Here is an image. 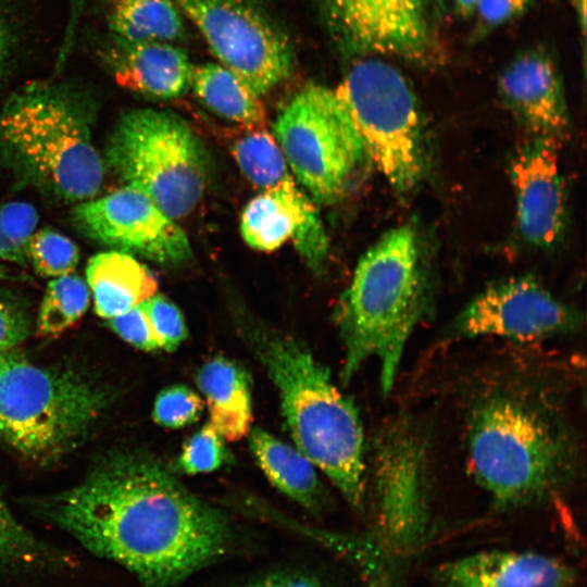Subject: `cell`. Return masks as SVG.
Returning a JSON list of instances; mask_svg holds the SVG:
<instances>
[{
  "label": "cell",
  "mask_w": 587,
  "mask_h": 587,
  "mask_svg": "<svg viewBox=\"0 0 587 587\" xmlns=\"http://www.w3.org/2000/svg\"><path fill=\"white\" fill-rule=\"evenodd\" d=\"M38 512L142 587H175L230 544L226 516L142 454L101 463L80 484L40 502Z\"/></svg>",
  "instance_id": "6da1fadb"
},
{
  "label": "cell",
  "mask_w": 587,
  "mask_h": 587,
  "mask_svg": "<svg viewBox=\"0 0 587 587\" xmlns=\"http://www.w3.org/2000/svg\"><path fill=\"white\" fill-rule=\"evenodd\" d=\"M461 388V438L469 472L499 510L554 499L583 471L570 385L524 355L470 373Z\"/></svg>",
  "instance_id": "7a4b0ae2"
},
{
  "label": "cell",
  "mask_w": 587,
  "mask_h": 587,
  "mask_svg": "<svg viewBox=\"0 0 587 587\" xmlns=\"http://www.w3.org/2000/svg\"><path fill=\"white\" fill-rule=\"evenodd\" d=\"M428 307L419 236L410 225L394 227L361 257L341 297V382L348 384L361 365L374 358L379 363L382 394L388 397L405 346Z\"/></svg>",
  "instance_id": "3957f363"
},
{
  "label": "cell",
  "mask_w": 587,
  "mask_h": 587,
  "mask_svg": "<svg viewBox=\"0 0 587 587\" xmlns=\"http://www.w3.org/2000/svg\"><path fill=\"white\" fill-rule=\"evenodd\" d=\"M259 359L275 384L296 448L319 466L353 507L364 499V434L354 402L299 342L262 337Z\"/></svg>",
  "instance_id": "277c9868"
},
{
  "label": "cell",
  "mask_w": 587,
  "mask_h": 587,
  "mask_svg": "<svg viewBox=\"0 0 587 587\" xmlns=\"http://www.w3.org/2000/svg\"><path fill=\"white\" fill-rule=\"evenodd\" d=\"M0 139L35 179L64 200H90L102 187L104 162L87 122L57 89L32 86L11 97L0 113Z\"/></svg>",
  "instance_id": "5b68a950"
},
{
  "label": "cell",
  "mask_w": 587,
  "mask_h": 587,
  "mask_svg": "<svg viewBox=\"0 0 587 587\" xmlns=\"http://www.w3.org/2000/svg\"><path fill=\"white\" fill-rule=\"evenodd\" d=\"M105 159L125 185L142 191L173 220L195 209L209 178L201 141L184 118L166 110L145 108L123 115Z\"/></svg>",
  "instance_id": "8992f818"
},
{
  "label": "cell",
  "mask_w": 587,
  "mask_h": 587,
  "mask_svg": "<svg viewBox=\"0 0 587 587\" xmlns=\"http://www.w3.org/2000/svg\"><path fill=\"white\" fill-rule=\"evenodd\" d=\"M105 402L103 391L72 371L38 366L12 351L0 362V437L29 458L65 450Z\"/></svg>",
  "instance_id": "52a82bcc"
},
{
  "label": "cell",
  "mask_w": 587,
  "mask_h": 587,
  "mask_svg": "<svg viewBox=\"0 0 587 587\" xmlns=\"http://www.w3.org/2000/svg\"><path fill=\"white\" fill-rule=\"evenodd\" d=\"M349 113L365 157L400 195L414 190L426 171V148L416 98L391 64L361 58L334 89Z\"/></svg>",
  "instance_id": "ba28073f"
},
{
  "label": "cell",
  "mask_w": 587,
  "mask_h": 587,
  "mask_svg": "<svg viewBox=\"0 0 587 587\" xmlns=\"http://www.w3.org/2000/svg\"><path fill=\"white\" fill-rule=\"evenodd\" d=\"M276 141L298 182L324 204L347 191L366 158L362 139L334 89L309 84L274 123Z\"/></svg>",
  "instance_id": "9c48e42d"
},
{
  "label": "cell",
  "mask_w": 587,
  "mask_h": 587,
  "mask_svg": "<svg viewBox=\"0 0 587 587\" xmlns=\"http://www.w3.org/2000/svg\"><path fill=\"white\" fill-rule=\"evenodd\" d=\"M432 487L427 427L408 413L390 417L377 437L374 455L377 525L390 547L408 550L422 539Z\"/></svg>",
  "instance_id": "30bf717a"
},
{
  "label": "cell",
  "mask_w": 587,
  "mask_h": 587,
  "mask_svg": "<svg viewBox=\"0 0 587 587\" xmlns=\"http://www.w3.org/2000/svg\"><path fill=\"white\" fill-rule=\"evenodd\" d=\"M201 33L221 65L259 96L287 79L294 67L289 39L250 0H174Z\"/></svg>",
  "instance_id": "8fae6325"
},
{
  "label": "cell",
  "mask_w": 587,
  "mask_h": 587,
  "mask_svg": "<svg viewBox=\"0 0 587 587\" xmlns=\"http://www.w3.org/2000/svg\"><path fill=\"white\" fill-rule=\"evenodd\" d=\"M580 313L557 299L532 276L495 283L457 315L451 335L457 339L499 337L516 344L577 333Z\"/></svg>",
  "instance_id": "7c38bea8"
},
{
  "label": "cell",
  "mask_w": 587,
  "mask_h": 587,
  "mask_svg": "<svg viewBox=\"0 0 587 587\" xmlns=\"http://www.w3.org/2000/svg\"><path fill=\"white\" fill-rule=\"evenodd\" d=\"M326 29L347 55L423 62L432 36L424 0H315Z\"/></svg>",
  "instance_id": "4fadbf2b"
},
{
  "label": "cell",
  "mask_w": 587,
  "mask_h": 587,
  "mask_svg": "<svg viewBox=\"0 0 587 587\" xmlns=\"http://www.w3.org/2000/svg\"><path fill=\"white\" fill-rule=\"evenodd\" d=\"M74 221L93 240L132 255L162 264H176L191 255L188 238L175 220L129 185L80 202Z\"/></svg>",
  "instance_id": "5bb4252c"
},
{
  "label": "cell",
  "mask_w": 587,
  "mask_h": 587,
  "mask_svg": "<svg viewBox=\"0 0 587 587\" xmlns=\"http://www.w3.org/2000/svg\"><path fill=\"white\" fill-rule=\"evenodd\" d=\"M553 141L529 137L510 163L515 192L519 233L529 245L549 249L564 233L567 221L566 195Z\"/></svg>",
  "instance_id": "9a60e30c"
},
{
  "label": "cell",
  "mask_w": 587,
  "mask_h": 587,
  "mask_svg": "<svg viewBox=\"0 0 587 587\" xmlns=\"http://www.w3.org/2000/svg\"><path fill=\"white\" fill-rule=\"evenodd\" d=\"M501 100L529 137L561 145L570 130V115L561 74L551 54L530 49L513 59L498 80Z\"/></svg>",
  "instance_id": "2e32d148"
},
{
  "label": "cell",
  "mask_w": 587,
  "mask_h": 587,
  "mask_svg": "<svg viewBox=\"0 0 587 587\" xmlns=\"http://www.w3.org/2000/svg\"><path fill=\"white\" fill-rule=\"evenodd\" d=\"M240 232L259 251L275 250L294 238L313 268L320 267L327 254L326 233L316 210L294 178L251 199L242 212Z\"/></svg>",
  "instance_id": "e0dca14e"
},
{
  "label": "cell",
  "mask_w": 587,
  "mask_h": 587,
  "mask_svg": "<svg viewBox=\"0 0 587 587\" xmlns=\"http://www.w3.org/2000/svg\"><path fill=\"white\" fill-rule=\"evenodd\" d=\"M436 578L442 587H572L567 563L536 552L482 551L447 561Z\"/></svg>",
  "instance_id": "ac0fdd59"
},
{
  "label": "cell",
  "mask_w": 587,
  "mask_h": 587,
  "mask_svg": "<svg viewBox=\"0 0 587 587\" xmlns=\"http://www.w3.org/2000/svg\"><path fill=\"white\" fill-rule=\"evenodd\" d=\"M107 61L116 83L153 99H173L191 86L193 65L168 41H130L114 36Z\"/></svg>",
  "instance_id": "d6986e66"
},
{
  "label": "cell",
  "mask_w": 587,
  "mask_h": 587,
  "mask_svg": "<svg viewBox=\"0 0 587 587\" xmlns=\"http://www.w3.org/2000/svg\"><path fill=\"white\" fill-rule=\"evenodd\" d=\"M86 283L96 313L109 320L153 296L158 282L134 255L113 250L98 253L86 266Z\"/></svg>",
  "instance_id": "ffe728a7"
},
{
  "label": "cell",
  "mask_w": 587,
  "mask_h": 587,
  "mask_svg": "<svg viewBox=\"0 0 587 587\" xmlns=\"http://www.w3.org/2000/svg\"><path fill=\"white\" fill-rule=\"evenodd\" d=\"M196 382L205 397L214 430L228 441L245 437L252 421L250 379L245 369L215 357L199 369Z\"/></svg>",
  "instance_id": "44dd1931"
},
{
  "label": "cell",
  "mask_w": 587,
  "mask_h": 587,
  "mask_svg": "<svg viewBox=\"0 0 587 587\" xmlns=\"http://www.w3.org/2000/svg\"><path fill=\"white\" fill-rule=\"evenodd\" d=\"M249 444L259 466L280 492L310 510L322 505L323 486L303 453L258 427L250 430Z\"/></svg>",
  "instance_id": "7402d4cb"
},
{
  "label": "cell",
  "mask_w": 587,
  "mask_h": 587,
  "mask_svg": "<svg viewBox=\"0 0 587 587\" xmlns=\"http://www.w3.org/2000/svg\"><path fill=\"white\" fill-rule=\"evenodd\" d=\"M190 87L205 107L217 115L248 129L263 128L266 114L260 96L220 63L193 67Z\"/></svg>",
  "instance_id": "603a6c76"
},
{
  "label": "cell",
  "mask_w": 587,
  "mask_h": 587,
  "mask_svg": "<svg viewBox=\"0 0 587 587\" xmlns=\"http://www.w3.org/2000/svg\"><path fill=\"white\" fill-rule=\"evenodd\" d=\"M115 37L130 41H168L184 35L174 0H104Z\"/></svg>",
  "instance_id": "cb8c5ba5"
},
{
  "label": "cell",
  "mask_w": 587,
  "mask_h": 587,
  "mask_svg": "<svg viewBox=\"0 0 587 587\" xmlns=\"http://www.w3.org/2000/svg\"><path fill=\"white\" fill-rule=\"evenodd\" d=\"M73 565L64 552L38 540L12 514L0 495V573L37 574Z\"/></svg>",
  "instance_id": "d4e9b609"
},
{
  "label": "cell",
  "mask_w": 587,
  "mask_h": 587,
  "mask_svg": "<svg viewBox=\"0 0 587 587\" xmlns=\"http://www.w3.org/2000/svg\"><path fill=\"white\" fill-rule=\"evenodd\" d=\"M90 303V290L80 276L68 274L51 279L41 300L37 330L42 337H57L72 328Z\"/></svg>",
  "instance_id": "484cf974"
},
{
  "label": "cell",
  "mask_w": 587,
  "mask_h": 587,
  "mask_svg": "<svg viewBox=\"0 0 587 587\" xmlns=\"http://www.w3.org/2000/svg\"><path fill=\"white\" fill-rule=\"evenodd\" d=\"M233 154L245 176L263 191L292 178L277 141L263 128L250 129L239 138Z\"/></svg>",
  "instance_id": "4316f807"
},
{
  "label": "cell",
  "mask_w": 587,
  "mask_h": 587,
  "mask_svg": "<svg viewBox=\"0 0 587 587\" xmlns=\"http://www.w3.org/2000/svg\"><path fill=\"white\" fill-rule=\"evenodd\" d=\"M27 259L39 275L57 278L75 271L79 251L63 234L52 228H41L35 230L29 239Z\"/></svg>",
  "instance_id": "83f0119b"
},
{
  "label": "cell",
  "mask_w": 587,
  "mask_h": 587,
  "mask_svg": "<svg viewBox=\"0 0 587 587\" xmlns=\"http://www.w3.org/2000/svg\"><path fill=\"white\" fill-rule=\"evenodd\" d=\"M37 223L38 213L29 203L0 204V262L26 263L27 246Z\"/></svg>",
  "instance_id": "f1b7e54d"
},
{
  "label": "cell",
  "mask_w": 587,
  "mask_h": 587,
  "mask_svg": "<svg viewBox=\"0 0 587 587\" xmlns=\"http://www.w3.org/2000/svg\"><path fill=\"white\" fill-rule=\"evenodd\" d=\"M227 458L222 437L208 423L184 444L177 464L186 474L209 473L220 469Z\"/></svg>",
  "instance_id": "f546056e"
},
{
  "label": "cell",
  "mask_w": 587,
  "mask_h": 587,
  "mask_svg": "<svg viewBox=\"0 0 587 587\" xmlns=\"http://www.w3.org/2000/svg\"><path fill=\"white\" fill-rule=\"evenodd\" d=\"M202 410L203 401L192 389L174 385L157 396L152 417L163 427L180 428L198 421Z\"/></svg>",
  "instance_id": "4dcf8cb0"
},
{
  "label": "cell",
  "mask_w": 587,
  "mask_h": 587,
  "mask_svg": "<svg viewBox=\"0 0 587 587\" xmlns=\"http://www.w3.org/2000/svg\"><path fill=\"white\" fill-rule=\"evenodd\" d=\"M160 349L176 350L187 337V327L179 309L161 295L142 301Z\"/></svg>",
  "instance_id": "1f68e13d"
},
{
  "label": "cell",
  "mask_w": 587,
  "mask_h": 587,
  "mask_svg": "<svg viewBox=\"0 0 587 587\" xmlns=\"http://www.w3.org/2000/svg\"><path fill=\"white\" fill-rule=\"evenodd\" d=\"M111 329L129 345L143 351L160 349L142 302L108 320Z\"/></svg>",
  "instance_id": "d6a6232c"
},
{
  "label": "cell",
  "mask_w": 587,
  "mask_h": 587,
  "mask_svg": "<svg viewBox=\"0 0 587 587\" xmlns=\"http://www.w3.org/2000/svg\"><path fill=\"white\" fill-rule=\"evenodd\" d=\"M25 313L14 303L0 296V353L9 352L28 335Z\"/></svg>",
  "instance_id": "836d02e7"
},
{
  "label": "cell",
  "mask_w": 587,
  "mask_h": 587,
  "mask_svg": "<svg viewBox=\"0 0 587 587\" xmlns=\"http://www.w3.org/2000/svg\"><path fill=\"white\" fill-rule=\"evenodd\" d=\"M530 0H480L477 5L484 26L495 27L519 15Z\"/></svg>",
  "instance_id": "e575fe53"
},
{
  "label": "cell",
  "mask_w": 587,
  "mask_h": 587,
  "mask_svg": "<svg viewBox=\"0 0 587 587\" xmlns=\"http://www.w3.org/2000/svg\"><path fill=\"white\" fill-rule=\"evenodd\" d=\"M246 587H323L317 582L300 575H272Z\"/></svg>",
  "instance_id": "d590c367"
},
{
  "label": "cell",
  "mask_w": 587,
  "mask_h": 587,
  "mask_svg": "<svg viewBox=\"0 0 587 587\" xmlns=\"http://www.w3.org/2000/svg\"><path fill=\"white\" fill-rule=\"evenodd\" d=\"M9 52V32L4 18L0 12V75Z\"/></svg>",
  "instance_id": "8d00e7d4"
},
{
  "label": "cell",
  "mask_w": 587,
  "mask_h": 587,
  "mask_svg": "<svg viewBox=\"0 0 587 587\" xmlns=\"http://www.w3.org/2000/svg\"><path fill=\"white\" fill-rule=\"evenodd\" d=\"M572 3L576 10V15L578 18V25L582 29V33L585 34L586 29V0H572Z\"/></svg>",
  "instance_id": "74e56055"
},
{
  "label": "cell",
  "mask_w": 587,
  "mask_h": 587,
  "mask_svg": "<svg viewBox=\"0 0 587 587\" xmlns=\"http://www.w3.org/2000/svg\"><path fill=\"white\" fill-rule=\"evenodd\" d=\"M479 1L480 0H455V4H457V8H458V11L462 15L469 16L474 11H476Z\"/></svg>",
  "instance_id": "f35d334b"
},
{
  "label": "cell",
  "mask_w": 587,
  "mask_h": 587,
  "mask_svg": "<svg viewBox=\"0 0 587 587\" xmlns=\"http://www.w3.org/2000/svg\"><path fill=\"white\" fill-rule=\"evenodd\" d=\"M14 276L11 274L9 267L0 262V279H12Z\"/></svg>",
  "instance_id": "ab89813d"
},
{
  "label": "cell",
  "mask_w": 587,
  "mask_h": 587,
  "mask_svg": "<svg viewBox=\"0 0 587 587\" xmlns=\"http://www.w3.org/2000/svg\"><path fill=\"white\" fill-rule=\"evenodd\" d=\"M5 353H7V352L0 353V362H1V360H2V358H3V355H4Z\"/></svg>",
  "instance_id": "60d3db41"
},
{
  "label": "cell",
  "mask_w": 587,
  "mask_h": 587,
  "mask_svg": "<svg viewBox=\"0 0 587 587\" xmlns=\"http://www.w3.org/2000/svg\"><path fill=\"white\" fill-rule=\"evenodd\" d=\"M437 2H438L439 4H441V3L444 2V0H437Z\"/></svg>",
  "instance_id": "b9f144b4"
}]
</instances>
